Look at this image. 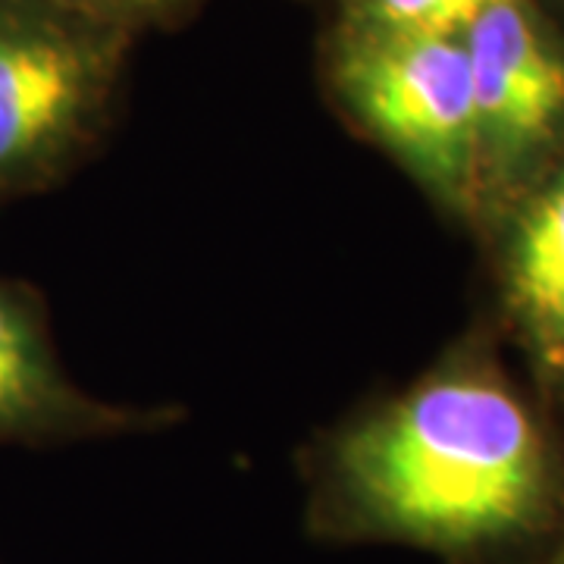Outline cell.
Returning <instances> with one entry per match:
<instances>
[{"label":"cell","mask_w":564,"mask_h":564,"mask_svg":"<svg viewBox=\"0 0 564 564\" xmlns=\"http://www.w3.org/2000/svg\"><path fill=\"white\" fill-rule=\"evenodd\" d=\"M549 499V455L524 402L486 373L452 370L333 440L317 527L464 562L527 540Z\"/></svg>","instance_id":"obj_1"},{"label":"cell","mask_w":564,"mask_h":564,"mask_svg":"<svg viewBox=\"0 0 564 564\" xmlns=\"http://www.w3.org/2000/svg\"><path fill=\"white\" fill-rule=\"evenodd\" d=\"M129 44L57 0H0V204L57 185L85 158Z\"/></svg>","instance_id":"obj_2"},{"label":"cell","mask_w":564,"mask_h":564,"mask_svg":"<svg viewBox=\"0 0 564 564\" xmlns=\"http://www.w3.org/2000/svg\"><path fill=\"white\" fill-rule=\"evenodd\" d=\"M329 76L345 110L430 192L452 204L474 198L480 144L462 35L345 22Z\"/></svg>","instance_id":"obj_3"},{"label":"cell","mask_w":564,"mask_h":564,"mask_svg":"<svg viewBox=\"0 0 564 564\" xmlns=\"http://www.w3.org/2000/svg\"><path fill=\"white\" fill-rule=\"evenodd\" d=\"M480 144V176H511L564 122V57L521 0L484 10L462 32Z\"/></svg>","instance_id":"obj_4"},{"label":"cell","mask_w":564,"mask_h":564,"mask_svg":"<svg viewBox=\"0 0 564 564\" xmlns=\"http://www.w3.org/2000/svg\"><path fill=\"white\" fill-rule=\"evenodd\" d=\"M161 423V411L101 402L73 383L44 299L29 282L0 276V445L73 443Z\"/></svg>","instance_id":"obj_5"},{"label":"cell","mask_w":564,"mask_h":564,"mask_svg":"<svg viewBox=\"0 0 564 564\" xmlns=\"http://www.w3.org/2000/svg\"><path fill=\"white\" fill-rule=\"evenodd\" d=\"M508 304L530 343L564 364V173L543 185L508 242Z\"/></svg>","instance_id":"obj_6"},{"label":"cell","mask_w":564,"mask_h":564,"mask_svg":"<svg viewBox=\"0 0 564 564\" xmlns=\"http://www.w3.org/2000/svg\"><path fill=\"white\" fill-rule=\"evenodd\" d=\"M492 3L502 0H345V22L395 32L462 35Z\"/></svg>","instance_id":"obj_7"},{"label":"cell","mask_w":564,"mask_h":564,"mask_svg":"<svg viewBox=\"0 0 564 564\" xmlns=\"http://www.w3.org/2000/svg\"><path fill=\"white\" fill-rule=\"evenodd\" d=\"M57 3L76 10L79 17L120 29L126 35H135L141 29L182 20L202 0H57Z\"/></svg>","instance_id":"obj_8"},{"label":"cell","mask_w":564,"mask_h":564,"mask_svg":"<svg viewBox=\"0 0 564 564\" xmlns=\"http://www.w3.org/2000/svg\"><path fill=\"white\" fill-rule=\"evenodd\" d=\"M545 564H564V536H562V543H558V549H555V552L549 555V562H545Z\"/></svg>","instance_id":"obj_9"}]
</instances>
